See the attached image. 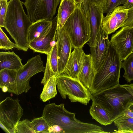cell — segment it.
Here are the masks:
<instances>
[{
    "label": "cell",
    "instance_id": "cell-24",
    "mask_svg": "<svg viewBox=\"0 0 133 133\" xmlns=\"http://www.w3.org/2000/svg\"><path fill=\"white\" fill-rule=\"evenodd\" d=\"M56 79L57 76L53 75L44 85L42 91L40 95V98L43 102H46L56 95Z\"/></svg>",
    "mask_w": 133,
    "mask_h": 133
},
{
    "label": "cell",
    "instance_id": "cell-38",
    "mask_svg": "<svg viewBox=\"0 0 133 133\" xmlns=\"http://www.w3.org/2000/svg\"><path fill=\"white\" fill-rule=\"evenodd\" d=\"M127 133H133V130L129 131Z\"/></svg>",
    "mask_w": 133,
    "mask_h": 133
},
{
    "label": "cell",
    "instance_id": "cell-12",
    "mask_svg": "<svg viewBox=\"0 0 133 133\" xmlns=\"http://www.w3.org/2000/svg\"><path fill=\"white\" fill-rule=\"evenodd\" d=\"M56 38L59 75L64 69L73 48L70 38L63 27H57Z\"/></svg>",
    "mask_w": 133,
    "mask_h": 133
},
{
    "label": "cell",
    "instance_id": "cell-5",
    "mask_svg": "<svg viewBox=\"0 0 133 133\" xmlns=\"http://www.w3.org/2000/svg\"><path fill=\"white\" fill-rule=\"evenodd\" d=\"M63 27L70 38L73 48L83 47L90 39L88 20L77 4Z\"/></svg>",
    "mask_w": 133,
    "mask_h": 133
},
{
    "label": "cell",
    "instance_id": "cell-35",
    "mask_svg": "<svg viewBox=\"0 0 133 133\" xmlns=\"http://www.w3.org/2000/svg\"><path fill=\"white\" fill-rule=\"evenodd\" d=\"M122 6L124 8L126 9L132 7L133 6V0H127Z\"/></svg>",
    "mask_w": 133,
    "mask_h": 133
},
{
    "label": "cell",
    "instance_id": "cell-32",
    "mask_svg": "<svg viewBox=\"0 0 133 133\" xmlns=\"http://www.w3.org/2000/svg\"><path fill=\"white\" fill-rule=\"evenodd\" d=\"M8 2V0L0 1V28L4 27Z\"/></svg>",
    "mask_w": 133,
    "mask_h": 133
},
{
    "label": "cell",
    "instance_id": "cell-27",
    "mask_svg": "<svg viewBox=\"0 0 133 133\" xmlns=\"http://www.w3.org/2000/svg\"><path fill=\"white\" fill-rule=\"evenodd\" d=\"M121 68L124 72L123 76L128 83L133 81V53L122 62Z\"/></svg>",
    "mask_w": 133,
    "mask_h": 133
},
{
    "label": "cell",
    "instance_id": "cell-14",
    "mask_svg": "<svg viewBox=\"0 0 133 133\" xmlns=\"http://www.w3.org/2000/svg\"><path fill=\"white\" fill-rule=\"evenodd\" d=\"M129 9H125L122 6H119L109 15L104 16L102 27L106 34L108 35L122 27L128 17Z\"/></svg>",
    "mask_w": 133,
    "mask_h": 133
},
{
    "label": "cell",
    "instance_id": "cell-10",
    "mask_svg": "<svg viewBox=\"0 0 133 133\" xmlns=\"http://www.w3.org/2000/svg\"><path fill=\"white\" fill-rule=\"evenodd\" d=\"M123 61L133 52V26H125L112 35L110 41Z\"/></svg>",
    "mask_w": 133,
    "mask_h": 133
},
{
    "label": "cell",
    "instance_id": "cell-2",
    "mask_svg": "<svg viewBox=\"0 0 133 133\" xmlns=\"http://www.w3.org/2000/svg\"><path fill=\"white\" fill-rule=\"evenodd\" d=\"M91 97L103 107L113 123L133 104V87L119 84L91 94Z\"/></svg>",
    "mask_w": 133,
    "mask_h": 133
},
{
    "label": "cell",
    "instance_id": "cell-11",
    "mask_svg": "<svg viewBox=\"0 0 133 133\" xmlns=\"http://www.w3.org/2000/svg\"><path fill=\"white\" fill-rule=\"evenodd\" d=\"M57 17L54 18L50 27L39 37L28 43L29 48L34 52H37L47 55L56 43L57 29Z\"/></svg>",
    "mask_w": 133,
    "mask_h": 133
},
{
    "label": "cell",
    "instance_id": "cell-8",
    "mask_svg": "<svg viewBox=\"0 0 133 133\" xmlns=\"http://www.w3.org/2000/svg\"><path fill=\"white\" fill-rule=\"evenodd\" d=\"M23 110L18 98L7 97L0 103V123L8 133H16L17 124L23 114Z\"/></svg>",
    "mask_w": 133,
    "mask_h": 133
},
{
    "label": "cell",
    "instance_id": "cell-23",
    "mask_svg": "<svg viewBox=\"0 0 133 133\" xmlns=\"http://www.w3.org/2000/svg\"><path fill=\"white\" fill-rule=\"evenodd\" d=\"M17 70L4 69L0 70V88L6 87L8 92L13 94L17 77Z\"/></svg>",
    "mask_w": 133,
    "mask_h": 133
},
{
    "label": "cell",
    "instance_id": "cell-39",
    "mask_svg": "<svg viewBox=\"0 0 133 133\" xmlns=\"http://www.w3.org/2000/svg\"><path fill=\"white\" fill-rule=\"evenodd\" d=\"M131 85L133 87V83L131 84Z\"/></svg>",
    "mask_w": 133,
    "mask_h": 133
},
{
    "label": "cell",
    "instance_id": "cell-34",
    "mask_svg": "<svg viewBox=\"0 0 133 133\" xmlns=\"http://www.w3.org/2000/svg\"><path fill=\"white\" fill-rule=\"evenodd\" d=\"M119 117L121 118H133V112L129 108L126 110L123 115Z\"/></svg>",
    "mask_w": 133,
    "mask_h": 133
},
{
    "label": "cell",
    "instance_id": "cell-25",
    "mask_svg": "<svg viewBox=\"0 0 133 133\" xmlns=\"http://www.w3.org/2000/svg\"><path fill=\"white\" fill-rule=\"evenodd\" d=\"M107 1L108 0H80L79 3L77 4L88 19L89 10L91 4H94L97 5L104 13L106 12Z\"/></svg>",
    "mask_w": 133,
    "mask_h": 133
},
{
    "label": "cell",
    "instance_id": "cell-22",
    "mask_svg": "<svg viewBox=\"0 0 133 133\" xmlns=\"http://www.w3.org/2000/svg\"><path fill=\"white\" fill-rule=\"evenodd\" d=\"M52 20L47 19L38 21L33 22L29 27L27 37L29 43L39 37L51 25Z\"/></svg>",
    "mask_w": 133,
    "mask_h": 133
},
{
    "label": "cell",
    "instance_id": "cell-37",
    "mask_svg": "<svg viewBox=\"0 0 133 133\" xmlns=\"http://www.w3.org/2000/svg\"><path fill=\"white\" fill-rule=\"evenodd\" d=\"M76 2L77 4H78L79 3L80 1V0H74Z\"/></svg>",
    "mask_w": 133,
    "mask_h": 133
},
{
    "label": "cell",
    "instance_id": "cell-17",
    "mask_svg": "<svg viewBox=\"0 0 133 133\" xmlns=\"http://www.w3.org/2000/svg\"><path fill=\"white\" fill-rule=\"evenodd\" d=\"M96 72L91 55L86 54L83 65L78 75V80L90 91Z\"/></svg>",
    "mask_w": 133,
    "mask_h": 133
},
{
    "label": "cell",
    "instance_id": "cell-26",
    "mask_svg": "<svg viewBox=\"0 0 133 133\" xmlns=\"http://www.w3.org/2000/svg\"><path fill=\"white\" fill-rule=\"evenodd\" d=\"M114 122L118 129L115 130L114 132L127 133L133 130V118L119 117L115 119Z\"/></svg>",
    "mask_w": 133,
    "mask_h": 133
},
{
    "label": "cell",
    "instance_id": "cell-40",
    "mask_svg": "<svg viewBox=\"0 0 133 133\" xmlns=\"http://www.w3.org/2000/svg\"><path fill=\"white\" fill-rule=\"evenodd\" d=\"M2 0H0V1H2Z\"/></svg>",
    "mask_w": 133,
    "mask_h": 133
},
{
    "label": "cell",
    "instance_id": "cell-4",
    "mask_svg": "<svg viewBox=\"0 0 133 133\" xmlns=\"http://www.w3.org/2000/svg\"><path fill=\"white\" fill-rule=\"evenodd\" d=\"M122 62L117 50L110 43L106 56L96 71L90 90L91 94L119 84Z\"/></svg>",
    "mask_w": 133,
    "mask_h": 133
},
{
    "label": "cell",
    "instance_id": "cell-9",
    "mask_svg": "<svg viewBox=\"0 0 133 133\" xmlns=\"http://www.w3.org/2000/svg\"><path fill=\"white\" fill-rule=\"evenodd\" d=\"M61 0H25L23 2L27 15L32 22L47 19L52 20Z\"/></svg>",
    "mask_w": 133,
    "mask_h": 133
},
{
    "label": "cell",
    "instance_id": "cell-31",
    "mask_svg": "<svg viewBox=\"0 0 133 133\" xmlns=\"http://www.w3.org/2000/svg\"><path fill=\"white\" fill-rule=\"evenodd\" d=\"M127 0H108L106 16L109 15L116 7L124 4Z\"/></svg>",
    "mask_w": 133,
    "mask_h": 133
},
{
    "label": "cell",
    "instance_id": "cell-30",
    "mask_svg": "<svg viewBox=\"0 0 133 133\" xmlns=\"http://www.w3.org/2000/svg\"><path fill=\"white\" fill-rule=\"evenodd\" d=\"M35 133L31 122L27 119L19 121L16 128V133Z\"/></svg>",
    "mask_w": 133,
    "mask_h": 133
},
{
    "label": "cell",
    "instance_id": "cell-33",
    "mask_svg": "<svg viewBox=\"0 0 133 133\" xmlns=\"http://www.w3.org/2000/svg\"><path fill=\"white\" fill-rule=\"evenodd\" d=\"M127 26H133V6L129 9L128 17L122 27Z\"/></svg>",
    "mask_w": 133,
    "mask_h": 133
},
{
    "label": "cell",
    "instance_id": "cell-16",
    "mask_svg": "<svg viewBox=\"0 0 133 133\" xmlns=\"http://www.w3.org/2000/svg\"><path fill=\"white\" fill-rule=\"evenodd\" d=\"M103 13L94 4H91L89 10L88 21L90 29V39L89 45L90 47L95 45L96 36L102 25Z\"/></svg>",
    "mask_w": 133,
    "mask_h": 133
},
{
    "label": "cell",
    "instance_id": "cell-19",
    "mask_svg": "<svg viewBox=\"0 0 133 133\" xmlns=\"http://www.w3.org/2000/svg\"><path fill=\"white\" fill-rule=\"evenodd\" d=\"M23 65L22 59L13 51L0 52V70L4 69L17 70Z\"/></svg>",
    "mask_w": 133,
    "mask_h": 133
},
{
    "label": "cell",
    "instance_id": "cell-13",
    "mask_svg": "<svg viewBox=\"0 0 133 133\" xmlns=\"http://www.w3.org/2000/svg\"><path fill=\"white\" fill-rule=\"evenodd\" d=\"M110 43L108 35L104 31L102 25L96 38L95 46L90 47V54L96 72L103 61Z\"/></svg>",
    "mask_w": 133,
    "mask_h": 133
},
{
    "label": "cell",
    "instance_id": "cell-36",
    "mask_svg": "<svg viewBox=\"0 0 133 133\" xmlns=\"http://www.w3.org/2000/svg\"><path fill=\"white\" fill-rule=\"evenodd\" d=\"M133 112V104L129 108Z\"/></svg>",
    "mask_w": 133,
    "mask_h": 133
},
{
    "label": "cell",
    "instance_id": "cell-3",
    "mask_svg": "<svg viewBox=\"0 0 133 133\" xmlns=\"http://www.w3.org/2000/svg\"><path fill=\"white\" fill-rule=\"evenodd\" d=\"M23 4L20 0L8 2L4 27L14 40L17 49L26 51L29 48L28 29L33 22L25 13Z\"/></svg>",
    "mask_w": 133,
    "mask_h": 133
},
{
    "label": "cell",
    "instance_id": "cell-21",
    "mask_svg": "<svg viewBox=\"0 0 133 133\" xmlns=\"http://www.w3.org/2000/svg\"><path fill=\"white\" fill-rule=\"evenodd\" d=\"M91 99L92 103L89 113L92 119L105 126L111 124L112 123L105 110L94 98Z\"/></svg>",
    "mask_w": 133,
    "mask_h": 133
},
{
    "label": "cell",
    "instance_id": "cell-28",
    "mask_svg": "<svg viewBox=\"0 0 133 133\" xmlns=\"http://www.w3.org/2000/svg\"><path fill=\"white\" fill-rule=\"evenodd\" d=\"M31 122L35 133H50L48 124L42 116L34 119Z\"/></svg>",
    "mask_w": 133,
    "mask_h": 133
},
{
    "label": "cell",
    "instance_id": "cell-29",
    "mask_svg": "<svg viewBox=\"0 0 133 133\" xmlns=\"http://www.w3.org/2000/svg\"><path fill=\"white\" fill-rule=\"evenodd\" d=\"M14 48H17L15 43L12 42L0 28V49L1 50H12Z\"/></svg>",
    "mask_w": 133,
    "mask_h": 133
},
{
    "label": "cell",
    "instance_id": "cell-20",
    "mask_svg": "<svg viewBox=\"0 0 133 133\" xmlns=\"http://www.w3.org/2000/svg\"><path fill=\"white\" fill-rule=\"evenodd\" d=\"M77 4L74 0H61L57 15V27H63L75 10Z\"/></svg>",
    "mask_w": 133,
    "mask_h": 133
},
{
    "label": "cell",
    "instance_id": "cell-6",
    "mask_svg": "<svg viewBox=\"0 0 133 133\" xmlns=\"http://www.w3.org/2000/svg\"><path fill=\"white\" fill-rule=\"evenodd\" d=\"M56 76V86L63 99L68 96L72 102H78L85 105L89 103L91 94L79 80L61 75Z\"/></svg>",
    "mask_w": 133,
    "mask_h": 133
},
{
    "label": "cell",
    "instance_id": "cell-7",
    "mask_svg": "<svg viewBox=\"0 0 133 133\" xmlns=\"http://www.w3.org/2000/svg\"><path fill=\"white\" fill-rule=\"evenodd\" d=\"M45 68L40 54L29 59L26 64L17 70L13 94L18 95L27 93L31 88L29 84L31 78L39 72H44Z\"/></svg>",
    "mask_w": 133,
    "mask_h": 133
},
{
    "label": "cell",
    "instance_id": "cell-41",
    "mask_svg": "<svg viewBox=\"0 0 133 133\" xmlns=\"http://www.w3.org/2000/svg\"></svg>",
    "mask_w": 133,
    "mask_h": 133
},
{
    "label": "cell",
    "instance_id": "cell-18",
    "mask_svg": "<svg viewBox=\"0 0 133 133\" xmlns=\"http://www.w3.org/2000/svg\"><path fill=\"white\" fill-rule=\"evenodd\" d=\"M58 59L57 43L47 55V59L44 75L41 83L45 85L50 78L54 75H57Z\"/></svg>",
    "mask_w": 133,
    "mask_h": 133
},
{
    "label": "cell",
    "instance_id": "cell-15",
    "mask_svg": "<svg viewBox=\"0 0 133 133\" xmlns=\"http://www.w3.org/2000/svg\"><path fill=\"white\" fill-rule=\"evenodd\" d=\"M85 55L83 47L74 48L64 69L59 75L78 80V75L83 65Z\"/></svg>",
    "mask_w": 133,
    "mask_h": 133
},
{
    "label": "cell",
    "instance_id": "cell-1",
    "mask_svg": "<svg viewBox=\"0 0 133 133\" xmlns=\"http://www.w3.org/2000/svg\"><path fill=\"white\" fill-rule=\"evenodd\" d=\"M42 116L49 126L50 133H107L101 127L77 119L74 113L67 110L64 104L46 105Z\"/></svg>",
    "mask_w": 133,
    "mask_h": 133
}]
</instances>
